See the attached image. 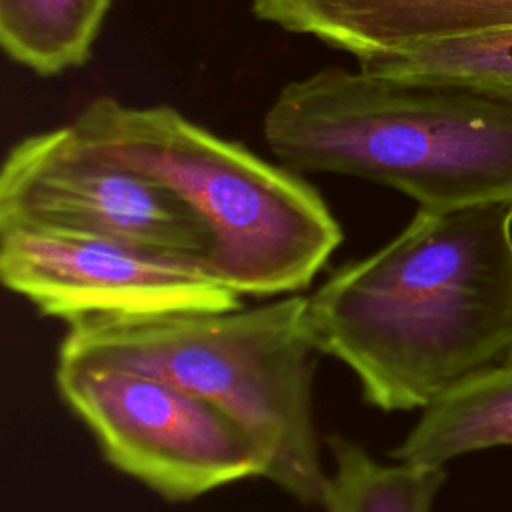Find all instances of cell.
I'll use <instances>...</instances> for the list:
<instances>
[{"instance_id": "cell-12", "label": "cell", "mask_w": 512, "mask_h": 512, "mask_svg": "<svg viewBox=\"0 0 512 512\" xmlns=\"http://www.w3.org/2000/svg\"><path fill=\"white\" fill-rule=\"evenodd\" d=\"M324 512H432L446 480L444 466L384 464L344 436H328Z\"/></svg>"}, {"instance_id": "cell-7", "label": "cell", "mask_w": 512, "mask_h": 512, "mask_svg": "<svg viewBox=\"0 0 512 512\" xmlns=\"http://www.w3.org/2000/svg\"><path fill=\"white\" fill-rule=\"evenodd\" d=\"M104 236L204 266L210 234L170 190L94 152L72 124L16 142L0 172V224Z\"/></svg>"}, {"instance_id": "cell-8", "label": "cell", "mask_w": 512, "mask_h": 512, "mask_svg": "<svg viewBox=\"0 0 512 512\" xmlns=\"http://www.w3.org/2000/svg\"><path fill=\"white\" fill-rule=\"evenodd\" d=\"M260 22L312 36L356 62L512 28V0H250Z\"/></svg>"}, {"instance_id": "cell-1", "label": "cell", "mask_w": 512, "mask_h": 512, "mask_svg": "<svg viewBox=\"0 0 512 512\" xmlns=\"http://www.w3.org/2000/svg\"><path fill=\"white\" fill-rule=\"evenodd\" d=\"M306 314L316 350L356 376L368 404L424 410L512 360V200L418 208L306 296Z\"/></svg>"}, {"instance_id": "cell-11", "label": "cell", "mask_w": 512, "mask_h": 512, "mask_svg": "<svg viewBox=\"0 0 512 512\" xmlns=\"http://www.w3.org/2000/svg\"><path fill=\"white\" fill-rule=\"evenodd\" d=\"M358 68L406 84L468 90L512 106V28L414 46L358 62Z\"/></svg>"}, {"instance_id": "cell-5", "label": "cell", "mask_w": 512, "mask_h": 512, "mask_svg": "<svg viewBox=\"0 0 512 512\" xmlns=\"http://www.w3.org/2000/svg\"><path fill=\"white\" fill-rule=\"evenodd\" d=\"M66 406L122 474L170 502L264 478L258 444L222 410L144 370L102 362H56Z\"/></svg>"}, {"instance_id": "cell-2", "label": "cell", "mask_w": 512, "mask_h": 512, "mask_svg": "<svg viewBox=\"0 0 512 512\" xmlns=\"http://www.w3.org/2000/svg\"><path fill=\"white\" fill-rule=\"evenodd\" d=\"M264 140L290 170L368 180L418 208L512 200V106L340 66L288 82Z\"/></svg>"}, {"instance_id": "cell-9", "label": "cell", "mask_w": 512, "mask_h": 512, "mask_svg": "<svg viewBox=\"0 0 512 512\" xmlns=\"http://www.w3.org/2000/svg\"><path fill=\"white\" fill-rule=\"evenodd\" d=\"M496 446H512V360L462 380L420 410L390 456L398 462L444 466Z\"/></svg>"}, {"instance_id": "cell-4", "label": "cell", "mask_w": 512, "mask_h": 512, "mask_svg": "<svg viewBox=\"0 0 512 512\" xmlns=\"http://www.w3.org/2000/svg\"><path fill=\"white\" fill-rule=\"evenodd\" d=\"M316 352L306 296L284 294L250 308L74 324L58 360L144 370L204 398L258 444L268 482L302 506H322Z\"/></svg>"}, {"instance_id": "cell-6", "label": "cell", "mask_w": 512, "mask_h": 512, "mask_svg": "<svg viewBox=\"0 0 512 512\" xmlns=\"http://www.w3.org/2000/svg\"><path fill=\"white\" fill-rule=\"evenodd\" d=\"M0 278L68 326L242 306V296L196 260L32 224H0Z\"/></svg>"}, {"instance_id": "cell-10", "label": "cell", "mask_w": 512, "mask_h": 512, "mask_svg": "<svg viewBox=\"0 0 512 512\" xmlns=\"http://www.w3.org/2000/svg\"><path fill=\"white\" fill-rule=\"evenodd\" d=\"M112 0H0V42L6 56L54 76L88 62Z\"/></svg>"}, {"instance_id": "cell-3", "label": "cell", "mask_w": 512, "mask_h": 512, "mask_svg": "<svg viewBox=\"0 0 512 512\" xmlns=\"http://www.w3.org/2000/svg\"><path fill=\"white\" fill-rule=\"evenodd\" d=\"M72 126L108 162L178 196L206 226L204 268L240 296L298 294L342 244V226L298 172L176 108L88 102Z\"/></svg>"}]
</instances>
